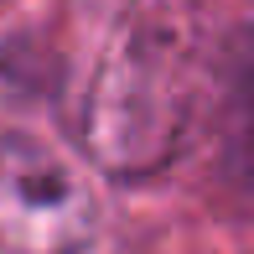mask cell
Returning a JSON list of instances; mask_svg holds the SVG:
<instances>
[{
	"label": "cell",
	"instance_id": "1",
	"mask_svg": "<svg viewBox=\"0 0 254 254\" xmlns=\"http://www.w3.org/2000/svg\"><path fill=\"white\" fill-rule=\"evenodd\" d=\"M213 52V0H125L78 109V145L104 177L151 182L192 135Z\"/></svg>",
	"mask_w": 254,
	"mask_h": 254
},
{
	"label": "cell",
	"instance_id": "2",
	"mask_svg": "<svg viewBox=\"0 0 254 254\" xmlns=\"http://www.w3.org/2000/svg\"><path fill=\"white\" fill-rule=\"evenodd\" d=\"M94 223V187L63 145L0 130V254H83Z\"/></svg>",
	"mask_w": 254,
	"mask_h": 254
},
{
	"label": "cell",
	"instance_id": "3",
	"mask_svg": "<svg viewBox=\"0 0 254 254\" xmlns=\"http://www.w3.org/2000/svg\"><path fill=\"white\" fill-rule=\"evenodd\" d=\"M223 145L228 161L254 177V5L223 47Z\"/></svg>",
	"mask_w": 254,
	"mask_h": 254
}]
</instances>
